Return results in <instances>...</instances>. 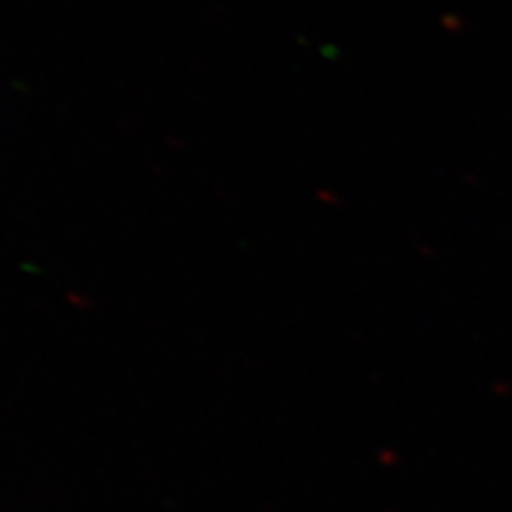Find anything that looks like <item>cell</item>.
Returning a JSON list of instances; mask_svg holds the SVG:
<instances>
[]
</instances>
